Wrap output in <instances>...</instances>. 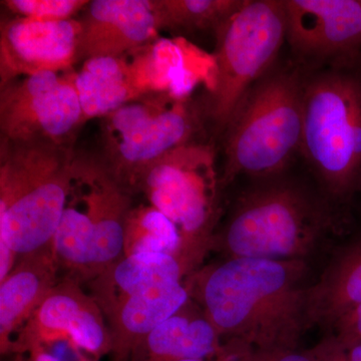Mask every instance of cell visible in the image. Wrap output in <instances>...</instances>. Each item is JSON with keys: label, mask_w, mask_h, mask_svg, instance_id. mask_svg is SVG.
<instances>
[{"label": "cell", "mask_w": 361, "mask_h": 361, "mask_svg": "<svg viewBox=\"0 0 361 361\" xmlns=\"http://www.w3.org/2000/svg\"><path fill=\"white\" fill-rule=\"evenodd\" d=\"M305 260L226 258L185 280L220 337L262 346L293 343L310 326Z\"/></svg>", "instance_id": "6da1fadb"}, {"label": "cell", "mask_w": 361, "mask_h": 361, "mask_svg": "<svg viewBox=\"0 0 361 361\" xmlns=\"http://www.w3.org/2000/svg\"><path fill=\"white\" fill-rule=\"evenodd\" d=\"M304 73L301 154L332 198L361 190V51Z\"/></svg>", "instance_id": "7a4b0ae2"}, {"label": "cell", "mask_w": 361, "mask_h": 361, "mask_svg": "<svg viewBox=\"0 0 361 361\" xmlns=\"http://www.w3.org/2000/svg\"><path fill=\"white\" fill-rule=\"evenodd\" d=\"M329 203L292 180L273 178L237 199L214 249L226 258L305 260L334 227Z\"/></svg>", "instance_id": "3957f363"}, {"label": "cell", "mask_w": 361, "mask_h": 361, "mask_svg": "<svg viewBox=\"0 0 361 361\" xmlns=\"http://www.w3.org/2000/svg\"><path fill=\"white\" fill-rule=\"evenodd\" d=\"M303 92L304 73L295 63L275 65L247 92L224 133L223 186L240 176L279 177L301 153Z\"/></svg>", "instance_id": "277c9868"}, {"label": "cell", "mask_w": 361, "mask_h": 361, "mask_svg": "<svg viewBox=\"0 0 361 361\" xmlns=\"http://www.w3.org/2000/svg\"><path fill=\"white\" fill-rule=\"evenodd\" d=\"M73 145L0 141V247L26 255L54 239L73 180Z\"/></svg>", "instance_id": "5b68a950"}, {"label": "cell", "mask_w": 361, "mask_h": 361, "mask_svg": "<svg viewBox=\"0 0 361 361\" xmlns=\"http://www.w3.org/2000/svg\"><path fill=\"white\" fill-rule=\"evenodd\" d=\"M221 178L210 144L195 142L171 152L142 175L135 192H142L177 228V256L190 274L213 250L220 217Z\"/></svg>", "instance_id": "8992f818"}, {"label": "cell", "mask_w": 361, "mask_h": 361, "mask_svg": "<svg viewBox=\"0 0 361 361\" xmlns=\"http://www.w3.org/2000/svg\"><path fill=\"white\" fill-rule=\"evenodd\" d=\"M215 35V73L203 102L207 122L224 135L247 92L276 65L286 42L284 0H243Z\"/></svg>", "instance_id": "52a82bcc"}, {"label": "cell", "mask_w": 361, "mask_h": 361, "mask_svg": "<svg viewBox=\"0 0 361 361\" xmlns=\"http://www.w3.org/2000/svg\"><path fill=\"white\" fill-rule=\"evenodd\" d=\"M207 122L204 102L169 92L142 94L102 118V159L135 192L142 175L171 152L195 142Z\"/></svg>", "instance_id": "ba28073f"}, {"label": "cell", "mask_w": 361, "mask_h": 361, "mask_svg": "<svg viewBox=\"0 0 361 361\" xmlns=\"http://www.w3.org/2000/svg\"><path fill=\"white\" fill-rule=\"evenodd\" d=\"M75 73L42 71L0 87V141L73 145L84 126Z\"/></svg>", "instance_id": "9c48e42d"}, {"label": "cell", "mask_w": 361, "mask_h": 361, "mask_svg": "<svg viewBox=\"0 0 361 361\" xmlns=\"http://www.w3.org/2000/svg\"><path fill=\"white\" fill-rule=\"evenodd\" d=\"M80 284L66 277L51 289L20 330L13 353L23 355L33 346L68 341L97 360L111 355L106 316L94 297L85 293Z\"/></svg>", "instance_id": "30bf717a"}, {"label": "cell", "mask_w": 361, "mask_h": 361, "mask_svg": "<svg viewBox=\"0 0 361 361\" xmlns=\"http://www.w3.org/2000/svg\"><path fill=\"white\" fill-rule=\"evenodd\" d=\"M296 65L316 68L361 51V0H284Z\"/></svg>", "instance_id": "8fae6325"}, {"label": "cell", "mask_w": 361, "mask_h": 361, "mask_svg": "<svg viewBox=\"0 0 361 361\" xmlns=\"http://www.w3.org/2000/svg\"><path fill=\"white\" fill-rule=\"evenodd\" d=\"M80 20L16 18L0 30V87L42 71H63L78 61Z\"/></svg>", "instance_id": "7c38bea8"}, {"label": "cell", "mask_w": 361, "mask_h": 361, "mask_svg": "<svg viewBox=\"0 0 361 361\" xmlns=\"http://www.w3.org/2000/svg\"><path fill=\"white\" fill-rule=\"evenodd\" d=\"M73 171L85 188L94 218L92 280L123 257L126 226L134 208L133 192L113 174L101 155L75 152Z\"/></svg>", "instance_id": "4fadbf2b"}, {"label": "cell", "mask_w": 361, "mask_h": 361, "mask_svg": "<svg viewBox=\"0 0 361 361\" xmlns=\"http://www.w3.org/2000/svg\"><path fill=\"white\" fill-rule=\"evenodd\" d=\"M80 23L78 61L121 58L151 44L160 30L154 0H94Z\"/></svg>", "instance_id": "5bb4252c"}, {"label": "cell", "mask_w": 361, "mask_h": 361, "mask_svg": "<svg viewBox=\"0 0 361 361\" xmlns=\"http://www.w3.org/2000/svg\"><path fill=\"white\" fill-rule=\"evenodd\" d=\"M59 266L51 243L20 256L0 282V349L13 353V336L30 319L45 297L59 283Z\"/></svg>", "instance_id": "9a60e30c"}, {"label": "cell", "mask_w": 361, "mask_h": 361, "mask_svg": "<svg viewBox=\"0 0 361 361\" xmlns=\"http://www.w3.org/2000/svg\"><path fill=\"white\" fill-rule=\"evenodd\" d=\"M184 282L158 285L130 297L106 316L113 361H130L142 342L190 300Z\"/></svg>", "instance_id": "2e32d148"}, {"label": "cell", "mask_w": 361, "mask_h": 361, "mask_svg": "<svg viewBox=\"0 0 361 361\" xmlns=\"http://www.w3.org/2000/svg\"><path fill=\"white\" fill-rule=\"evenodd\" d=\"M189 275L184 263L173 254L123 256L89 282L90 295L106 318L130 297L158 285L184 282Z\"/></svg>", "instance_id": "e0dca14e"}, {"label": "cell", "mask_w": 361, "mask_h": 361, "mask_svg": "<svg viewBox=\"0 0 361 361\" xmlns=\"http://www.w3.org/2000/svg\"><path fill=\"white\" fill-rule=\"evenodd\" d=\"M220 336L192 299L161 323L130 361L204 360L217 353Z\"/></svg>", "instance_id": "ac0fdd59"}, {"label": "cell", "mask_w": 361, "mask_h": 361, "mask_svg": "<svg viewBox=\"0 0 361 361\" xmlns=\"http://www.w3.org/2000/svg\"><path fill=\"white\" fill-rule=\"evenodd\" d=\"M361 304V239L337 254L311 285V325L332 326Z\"/></svg>", "instance_id": "d6986e66"}, {"label": "cell", "mask_w": 361, "mask_h": 361, "mask_svg": "<svg viewBox=\"0 0 361 361\" xmlns=\"http://www.w3.org/2000/svg\"><path fill=\"white\" fill-rule=\"evenodd\" d=\"M75 87L84 125L92 118H104L142 96L125 56L87 59L75 73Z\"/></svg>", "instance_id": "ffe728a7"}, {"label": "cell", "mask_w": 361, "mask_h": 361, "mask_svg": "<svg viewBox=\"0 0 361 361\" xmlns=\"http://www.w3.org/2000/svg\"><path fill=\"white\" fill-rule=\"evenodd\" d=\"M243 0H154L160 30L214 32L241 6Z\"/></svg>", "instance_id": "44dd1931"}, {"label": "cell", "mask_w": 361, "mask_h": 361, "mask_svg": "<svg viewBox=\"0 0 361 361\" xmlns=\"http://www.w3.org/2000/svg\"><path fill=\"white\" fill-rule=\"evenodd\" d=\"M179 248L177 228L158 209L151 204L132 209L126 226L123 256L141 253L177 256Z\"/></svg>", "instance_id": "7402d4cb"}, {"label": "cell", "mask_w": 361, "mask_h": 361, "mask_svg": "<svg viewBox=\"0 0 361 361\" xmlns=\"http://www.w3.org/2000/svg\"><path fill=\"white\" fill-rule=\"evenodd\" d=\"M90 1L85 0H6L4 6L16 18L37 20H71Z\"/></svg>", "instance_id": "603a6c76"}, {"label": "cell", "mask_w": 361, "mask_h": 361, "mask_svg": "<svg viewBox=\"0 0 361 361\" xmlns=\"http://www.w3.org/2000/svg\"><path fill=\"white\" fill-rule=\"evenodd\" d=\"M334 329L338 331V338L341 345L361 342V304L348 313L334 325Z\"/></svg>", "instance_id": "cb8c5ba5"}, {"label": "cell", "mask_w": 361, "mask_h": 361, "mask_svg": "<svg viewBox=\"0 0 361 361\" xmlns=\"http://www.w3.org/2000/svg\"><path fill=\"white\" fill-rule=\"evenodd\" d=\"M346 348L349 350L348 355L349 361H361V342L349 344V345H346Z\"/></svg>", "instance_id": "d4e9b609"}, {"label": "cell", "mask_w": 361, "mask_h": 361, "mask_svg": "<svg viewBox=\"0 0 361 361\" xmlns=\"http://www.w3.org/2000/svg\"><path fill=\"white\" fill-rule=\"evenodd\" d=\"M273 361H312V360L307 356L296 355V353H283L276 356Z\"/></svg>", "instance_id": "484cf974"}, {"label": "cell", "mask_w": 361, "mask_h": 361, "mask_svg": "<svg viewBox=\"0 0 361 361\" xmlns=\"http://www.w3.org/2000/svg\"><path fill=\"white\" fill-rule=\"evenodd\" d=\"M11 361H23V355H16Z\"/></svg>", "instance_id": "4316f807"}, {"label": "cell", "mask_w": 361, "mask_h": 361, "mask_svg": "<svg viewBox=\"0 0 361 361\" xmlns=\"http://www.w3.org/2000/svg\"><path fill=\"white\" fill-rule=\"evenodd\" d=\"M336 361H349L348 357L343 358V357H342V356H338V357H336Z\"/></svg>", "instance_id": "83f0119b"}, {"label": "cell", "mask_w": 361, "mask_h": 361, "mask_svg": "<svg viewBox=\"0 0 361 361\" xmlns=\"http://www.w3.org/2000/svg\"><path fill=\"white\" fill-rule=\"evenodd\" d=\"M180 361H204V360H184Z\"/></svg>", "instance_id": "f1b7e54d"}, {"label": "cell", "mask_w": 361, "mask_h": 361, "mask_svg": "<svg viewBox=\"0 0 361 361\" xmlns=\"http://www.w3.org/2000/svg\"><path fill=\"white\" fill-rule=\"evenodd\" d=\"M84 361H87V360H84Z\"/></svg>", "instance_id": "f546056e"}]
</instances>
